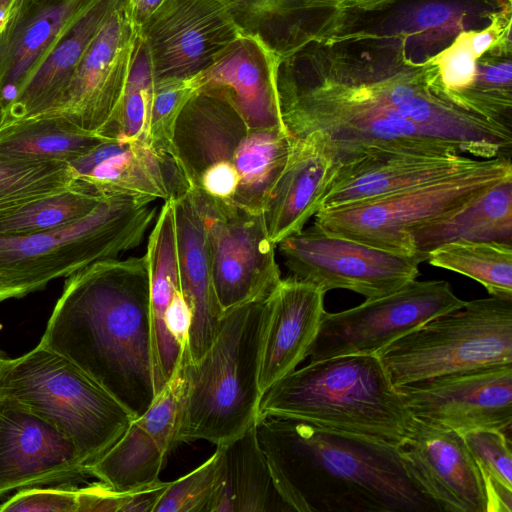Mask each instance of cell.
Listing matches in <instances>:
<instances>
[{
  "instance_id": "9a60e30c",
  "label": "cell",
  "mask_w": 512,
  "mask_h": 512,
  "mask_svg": "<svg viewBox=\"0 0 512 512\" xmlns=\"http://www.w3.org/2000/svg\"><path fill=\"white\" fill-rule=\"evenodd\" d=\"M242 34L219 0H163L138 30L154 78L194 77Z\"/></svg>"
},
{
  "instance_id": "7c38bea8",
  "label": "cell",
  "mask_w": 512,
  "mask_h": 512,
  "mask_svg": "<svg viewBox=\"0 0 512 512\" xmlns=\"http://www.w3.org/2000/svg\"><path fill=\"white\" fill-rule=\"evenodd\" d=\"M465 303L445 280L415 279L356 307L325 312L308 357L314 362L342 355H378L407 333Z\"/></svg>"
},
{
  "instance_id": "74e56055",
  "label": "cell",
  "mask_w": 512,
  "mask_h": 512,
  "mask_svg": "<svg viewBox=\"0 0 512 512\" xmlns=\"http://www.w3.org/2000/svg\"><path fill=\"white\" fill-rule=\"evenodd\" d=\"M243 34L257 36L276 55L286 49L288 0H219Z\"/></svg>"
},
{
  "instance_id": "5b68a950",
  "label": "cell",
  "mask_w": 512,
  "mask_h": 512,
  "mask_svg": "<svg viewBox=\"0 0 512 512\" xmlns=\"http://www.w3.org/2000/svg\"><path fill=\"white\" fill-rule=\"evenodd\" d=\"M270 297L224 312L216 337L197 361L182 355L180 443L205 440L221 445L256 422L263 397L259 373Z\"/></svg>"
},
{
  "instance_id": "4fadbf2b",
  "label": "cell",
  "mask_w": 512,
  "mask_h": 512,
  "mask_svg": "<svg viewBox=\"0 0 512 512\" xmlns=\"http://www.w3.org/2000/svg\"><path fill=\"white\" fill-rule=\"evenodd\" d=\"M291 276L323 292L345 289L375 299L417 279L426 261L390 253L325 231L313 224L278 244Z\"/></svg>"
},
{
  "instance_id": "ee69618b",
  "label": "cell",
  "mask_w": 512,
  "mask_h": 512,
  "mask_svg": "<svg viewBox=\"0 0 512 512\" xmlns=\"http://www.w3.org/2000/svg\"><path fill=\"white\" fill-rule=\"evenodd\" d=\"M192 322L189 304L181 290L175 295L164 316V326L168 334L184 351L187 350Z\"/></svg>"
},
{
  "instance_id": "603a6c76",
  "label": "cell",
  "mask_w": 512,
  "mask_h": 512,
  "mask_svg": "<svg viewBox=\"0 0 512 512\" xmlns=\"http://www.w3.org/2000/svg\"><path fill=\"white\" fill-rule=\"evenodd\" d=\"M95 0H23L0 29V110Z\"/></svg>"
},
{
  "instance_id": "ffe728a7",
  "label": "cell",
  "mask_w": 512,
  "mask_h": 512,
  "mask_svg": "<svg viewBox=\"0 0 512 512\" xmlns=\"http://www.w3.org/2000/svg\"><path fill=\"white\" fill-rule=\"evenodd\" d=\"M480 160L466 155L366 152L337 165L319 211L429 184L474 167Z\"/></svg>"
},
{
  "instance_id": "b9f144b4",
  "label": "cell",
  "mask_w": 512,
  "mask_h": 512,
  "mask_svg": "<svg viewBox=\"0 0 512 512\" xmlns=\"http://www.w3.org/2000/svg\"><path fill=\"white\" fill-rule=\"evenodd\" d=\"M76 484L17 490L0 504V512H78Z\"/></svg>"
},
{
  "instance_id": "44dd1931",
  "label": "cell",
  "mask_w": 512,
  "mask_h": 512,
  "mask_svg": "<svg viewBox=\"0 0 512 512\" xmlns=\"http://www.w3.org/2000/svg\"><path fill=\"white\" fill-rule=\"evenodd\" d=\"M276 73V54L257 36L242 34L195 81L198 91L230 103L250 128L286 130Z\"/></svg>"
},
{
  "instance_id": "bcb514c9",
  "label": "cell",
  "mask_w": 512,
  "mask_h": 512,
  "mask_svg": "<svg viewBox=\"0 0 512 512\" xmlns=\"http://www.w3.org/2000/svg\"><path fill=\"white\" fill-rule=\"evenodd\" d=\"M469 42L475 57H478L494 43V33L490 30L475 33L469 37Z\"/></svg>"
},
{
  "instance_id": "277c9868",
  "label": "cell",
  "mask_w": 512,
  "mask_h": 512,
  "mask_svg": "<svg viewBox=\"0 0 512 512\" xmlns=\"http://www.w3.org/2000/svg\"><path fill=\"white\" fill-rule=\"evenodd\" d=\"M268 415L393 447L414 420L378 355L336 356L295 369L263 395L258 418Z\"/></svg>"
},
{
  "instance_id": "f1b7e54d",
  "label": "cell",
  "mask_w": 512,
  "mask_h": 512,
  "mask_svg": "<svg viewBox=\"0 0 512 512\" xmlns=\"http://www.w3.org/2000/svg\"><path fill=\"white\" fill-rule=\"evenodd\" d=\"M457 240L512 244V177L413 233L415 252L426 259L431 250Z\"/></svg>"
},
{
  "instance_id": "60d3db41",
  "label": "cell",
  "mask_w": 512,
  "mask_h": 512,
  "mask_svg": "<svg viewBox=\"0 0 512 512\" xmlns=\"http://www.w3.org/2000/svg\"><path fill=\"white\" fill-rule=\"evenodd\" d=\"M169 482L120 491L98 481L77 487L78 512H153Z\"/></svg>"
},
{
  "instance_id": "3957f363",
  "label": "cell",
  "mask_w": 512,
  "mask_h": 512,
  "mask_svg": "<svg viewBox=\"0 0 512 512\" xmlns=\"http://www.w3.org/2000/svg\"><path fill=\"white\" fill-rule=\"evenodd\" d=\"M256 431L273 484L297 512H438L396 447L284 416Z\"/></svg>"
},
{
  "instance_id": "4316f807",
  "label": "cell",
  "mask_w": 512,
  "mask_h": 512,
  "mask_svg": "<svg viewBox=\"0 0 512 512\" xmlns=\"http://www.w3.org/2000/svg\"><path fill=\"white\" fill-rule=\"evenodd\" d=\"M145 255L150 278L153 356L159 393L172 377L183 355V350L164 326L165 312L181 290L172 200L164 201L157 214Z\"/></svg>"
},
{
  "instance_id": "e575fe53",
  "label": "cell",
  "mask_w": 512,
  "mask_h": 512,
  "mask_svg": "<svg viewBox=\"0 0 512 512\" xmlns=\"http://www.w3.org/2000/svg\"><path fill=\"white\" fill-rule=\"evenodd\" d=\"M76 182L67 162L0 152V214L68 188Z\"/></svg>"
},
{
  "instance_id": "1f68e13d",
  "label": "cell",
  "mask_w": 512,
  "mask_h": 512,
  "mask_svg": "<svg viewBox=\"0 0 512 512\" xmlns=\"http://www.w3.org/2000/svg\"><path fill=\"white\" fill-rule=\"evenodd\" d=\"M426 261L480 283L490 296L512 299V244L457 240L431 250Z\"/></svg>"
},
{
  "instance_id": "f546056e",
  "label": "cell",
  "mask_w": 512,
  "mask_h": 512,
  "mask_svg": "<svg viewBox=\"0 0 512 512\" xmlns=\"http://www.w3.org/2000/svg\"><path fill=\"white\" fill-rule=\"evenodd\" d=\"M106 138L57 115H38L0 127V152L70 163Z\"/></svg>"
},
{
  "instance_id": "8992f818",
  "label": "cell",
  "mask_w": 512,
  "mask_h": 512,
  "mask_svg": "<svg viewBox=\"0 0 512 512\" xmlns=\"http://www.w3.org/2000/svg\"><path fill=\"white\" fill-rule=\"evenodd\" d=\"M154 201L118 194L68 225L0 237V302L21 298L97 261L139 246L157 217Z\"/></svg>"
},
{
  "instance_id": "d6986e66",
  "label": "cell",
  "mask_w": 512,
  "mask_h": 512,
  "mask_svg": "<svg viewBox=\"0 0 512 512\" xmlns=\"http://www.w3.org/2000/svg\"><path fill=\"white\" fill-rule=\"evenodd\" d=\"M69 165L76 181L106 195L167 201L190 190L174 151H155L148 142L105 139Z\"/></svg>"
},
{
  "instance_id": "d4e9b609",
  "label": "cell",
  "mask_w": 512,
  "mask_h": 512,
  "mask_svg": "<svg viewBox=\"0 0 512 512\" xmlns=\"http://www.w3.org/2000/svg\"><path fill=\"white\" fill-rule=\"evenodd\" d=\"M123 0H95L67 29L15 97L0 110V127L48 111L95 36Z\"/></svg>"
},
{
  "instance_id": "d6a6232c",
  "label": "cell",
  "mask_w": 512,
  "mask_h": 512,
  "mask_svg": "<svg viewBox=\"0 0 512 512\" xmlns=\"http://www.w3.org/2000/svg\"><path fill=\"white\" fill-rule=\"evenodd\" d=\"M106 197L76 181L68 188L0 214V237L35 234L76 222L93 212Z\"/></svg>"
},
{
  "instance_id": "d590c367",
  "label": "cell",
  "mask_w": 512,
  "mask_h": 512,
  "mask_svg": "<svg viewBox=\"0 0 512 512\" xmlns=\"http://www.w3.org/2000/svg\"><path fill=\"white\" fill-rule=\"evenodd\" d=\"M484 484L486 512H512V454L506 433L474 429L463 434Z\"/></svg>"
},
{
  "instance_id": "83f0119b",
  "label": "cell",
  "mask_w": 512,
  "mask_h": 512,
  "mask_svg": "<svg viewBox=\"0 0 512 512\" xmlns=\"http://www.w3.org/2000/svg\"><path fill=\"white\" fill-rule=\"evenodd\" d=\"M217 446L223 455L222 483L210 512L291 511L273 484L256 422L237 438Z\"/></svg>"
},
{
  "instance_id": "e0dca14e",
  "label": "cell",
  "mask_w": 512,
  "mask_h": 512,
  "mask_svg": "<svg viewBox=\"0 0 512 512\" xmlns=\"http://www.w3.org/2000/svg\"><path fill=\"white\" fill-rule=\"evenodd\" d=\"M86 477L69 439L19 402L0 396V496Z\"/></svg>"
},
{
  "instance_id": "ba28073f",
  "label": "cell",
  "mask_w": 512,
  "mask_h": 512,
  "mask_svg": "<svg viewBox=\"0 0 512 512\" xmlns=\"http://www.w3.org/2000/svg\"><path fill=\"white\" fill-rule=\"evenodd\" d=\"M0 396L54 426L70 440L85 467L104 454L133 420L75 364L39 344L0 362Z\"/></svg>"
},
{
  "instance_id": "7a4b0ae2",
  "label": "cell",
  "mask_w": 512,
  "mask_h": 512,
  "mask_svg": "<svg viewBox=\"0 0 512 512\" xmlns=\"http://www.w3.org/2000/svg\"><path fill=\"white\" fill-rule=\"evenodd\" d=\"M39 345L67 358L132 415L158 394L146 255L68 276Z\"/></svg>"
},
{
  "instance_id": "484cf974",
  "label": "cell",
  "mask_w": 512,
  "mask_h": 512,
  "mask_svg": "<svg viewBox=\"0 0 512 512\" xmlns=\"http://www.w3.org/2000/svg\"><path fill=\"white\" fill-rule=\"evenodd\" d=\"M174 205L181 292L190 306L192 322L187 350L190 362L206 352L216 337L223 310L217 300L207 254L202 218L189 193Z\"/></svg>"
},
{
  "instance_id": "9c48e42d",
  "label": "cell",
  "mask_w": 512,
  "mask_h": 512,
  "mask_svg": "<svg viewBox=\"0 0 512 512\" xmlns=\"http://www.w3.org/2000/svg\"><path fill=\"white\" fill-rule=\"evenodd\" d=\"M393 386L512 364V299L490 296L439 315L378 354Z\"/></svg>"
},
{
  "instance_id": "6da1fadb",
  "label": "cell",
  "mask_w": 512,
  "mask_h": 512,
  "mask_svg": "<svg viewBox=\"0 0 512 512\" xmlns=\"http://www.w3.org/2000/svg\"><path fill=\"white\" fill-rule=\"evenodd\" d=\"M277 93L288 133L323 134L337 165L375 150L511 157V126L457 108L412 75L324 79L296 67L278 76Z\"/></svg>"
},
{
  "instance_id": "f35d334b",
  "label": "cell",
  "mask_w": 512,
  "mask_h": 512,
  "mask_svg": "<svg viewBox=\"0 0 512 512\" xmlns=\"http://www.w3.org/2000/svg\"><path fill=\"white\" fill-rule=\"evenodd\" d=\"M198 91L194 77L154 78L148 139L154 150L172 149L176 120Z\"/></svg>"
},
{
  "instance_id": "2e32d148",
  "label": "cell",
  "mask_w": 512,
  "mask_h": 512,
  "mask_svg": "<svg viewBox=\"0 0 512 512\" xmlns=\"http://www.w3.org/2000/svg\"><path fill=\"white\" fill-rule=\"evenodd\" d=\"M137 34L123 0L93 39L53 106L40 115H57L97 133L122 95Z\"/></svg>"
},
{
  "instance_id": "f6af8a7d",
  "label": "cell",
  "mask_w": 512,
  "mask_h": 512,
  "mask_svg": "<svg viewBox=\"0 0 512 512\" xmlns=\"http://www.w3.org/2000/svg\"><path fill=\"white\" fill-rule=\"evenodd\" d=\"M162 2L163 0H125L128 15L137 32Z\"/></svg>"
},
{
  "instance_id": "7bdbcfd3",
  "label": "cell",
  "mask_w": 512,
  "mask_h": 512,
  "mask_svg": "<svg viewBox=\"0 0 512 512\" xmlns=\"http://www.w3.org/2000/svg\"><path fill=\"white\" fill-rule=\"evenodd\" d=\"M456 10L439 2L426 3L408 12L399 22L414 32H445L456 26Z\"/></svg>"
},
{
  "instance_id": "ac0fdd59",
  "label": "cell",
  "mask_w": 512,
  "mask_h": 512,
  "mask_svg": "<svg viewBox=\"0 0 512 512\" xmlns=\"http://www.w3.org/2000/svg\"><path fill=\"white\" fill-rule=\"evenodd\" d=\"M396 449L410 477L439 511L486 512L482 477L462 434L414 419Z\"/></svg>"
},
{
  "instance_id": "ab89813d",
  "label": "cell",
  "mask_w": 512,
  "mask_h": 512,
  "mask_svg": "<svg viewBox=\"0 0 512 512\" xmlns=\"http://www.w3.org/2000/svg\"><path fill=\"white\" fill-rule=\"evenodd\" d=\"M183 394L184 376L180 361L170 380L147 410L134 418L167 455L181 444Z\"/></svg>"
},
{
  "instance_id": "c3c4849f",
  "label": "cell",
  "mask_w": 512,
  "mask_h": 512,
  "mask_svg": "<svg viewBox=\"0 0 512 512\" xmlns=\"http://www.w3.org/2000/svg\"><path fill=\"white\" fill-rule=\"evenodd\" d=\"M6 357H7V355H6V354L4 353V351L0 348V362H1L4 358H6Z\"/></svg>"
},
{
  "instance_id": "5bb4252c",
  "label": "cell",
  "mask_w": 512,
  "mask_h": 512,
  "mask_svg": "<svg viewBox=\"0 0 512 512\" xmlns=\"http://www.w3.org/2000/svg\"><path fill=\"white\" fill-rule=\"evenodd\" d=\"M411 416L464 434L474 429L508 433L512 424V364L490 365L396 387Z\"/></svg>"
},
{
  "instance_id": "7dc6e473",
  "label": "cell",
  "mask_w": 512,
  "mask_h": 512,
  "mask_svg": "<svg viewBox=\"0 0 512 512\" xmlns=\"http://www.w3.org/2000/svg\"><path fill=\"white\" fill-rule=\"evenodd\" d=\"M23 0H0V29L12 16Z\"/></svg>"
},
{
  "instance_id": "4dcf8cb0",
  "label": "cell",
  "mask_w": 512,
  "mask_h": 512,
  "mask_svg": "<svg viewBox=\"0 0 512 512\" xmlns=\"http://www.w3.org/2000/svg\"><path fill=\"white\" fill-rule=\"evenodd\" d=\"M168 455L133 419L121 437L98 459L85 467L88 476L129 491L159 480Z\"/></svg>"
},
{
  "instance_id": "8fae6325",
  "label": "cell",
  "mask_w": 512,
  "mask_h": 512,
  "mask_svg": "<svg viewBox=\"0 0 512 512\" xmlns=\"http://www.w3.org/2000/svg\"><path fill=\"white\" fill-rule=\"evenodd\" d=\"M202 218L212 282L223 312L269 298L281 273L263 212L190 189Z\"/></svg>"
},
{
  "instance_id": "cb8c5ba5",
  "label": "cell",
  "mask_w": 512,
  "mask_h": 512,
  "mask_svg": "<svg viewBox=\"0 0 512 512\" xmlns=\"http://www.w3.org/2000/svg\"><path fill=\"white\" fill-rule=\"evenodd\" d=\"M325 294L318 287L289 276L271 295L259 373L262 396L308 357L326 312Z\"/></svg>"
},
{
  "instance_id": "8d00e7d4",
  "label": "cell",
  "mask_w": 512,
  "mask_h": 512,
  "mask_svg": "<svg viewBox=\"0 0 512 512\" xmlns=\"http://www.w3.org/2000/svg\"><path fill=\"white\" fill-rule=\"evenodd\" d=\"M220 446L200 466L168 483L153 512H210L222 483Z\"/></svg>"
},
{
  "instance_id": "836d02e7",
  "label": "cell",
  "mask_w": 512,
  "mask_h": 512,
  "mask_svg": "<svg viewBox=\"0 0 512 512\" xmlns=\"http://www.w3.org/2000/svg\"><path fill=\"white\" fill-rule=\"evenodd\" d=\"M153 84L149 50L137 34L124 90L108 121L97 134L106 139L149 143Z\"/></svg>"
},
{
  "instance_id": "52a82bcc",
  "label": "cell",
  "mask_w": 512,
  "mask_h": 512,
  "mask_svg": "<svg viewBox=\"0 0 512 512\" xmlns=\"http://www.w3.org/2000/svg\"><path fill=\"white\" fill-rule=\"evenodd\" d=\"M293 138L279 127L250 128L226 100L198 91L176 120L172 148L190 189L214 170L234 168L240 185L233 204L263 212Z\"/></svg>"
},
{
  "instance_id": "30bf717a",
  "label": "cell",
  "mask_w": 512,
  "mask_h": 512,
  "mask_svg": "<svg viewBox=\"0 0 512 512\" xmlns=\"http://www.w3.org/2000/svg\"><path fill=\"white\" fill-rule=\"evenodd\" d=\"M512 177L511 157L481 159L465 171L385 197L316 213L327 232L404 256L415 255L413 233Z\"/></svg>"
},
{
  "instance_id": "7402d4cb",
  "label": "cell",
  "mask_w": 512,
  "mask_h": 512,
  "mask_svg": "<svg viewBox=\"0 0 512 512\" xmlns=\"http://www.w3.org/2000/svg\"><path fill=\"white\" fill-rule=\"evenodd\" d=\"M337 162L319 132L293 138L286 163L266 200L263 215L268 236L277 245L301 231L319 211Z\"/></svg>"
}]
</instances>
